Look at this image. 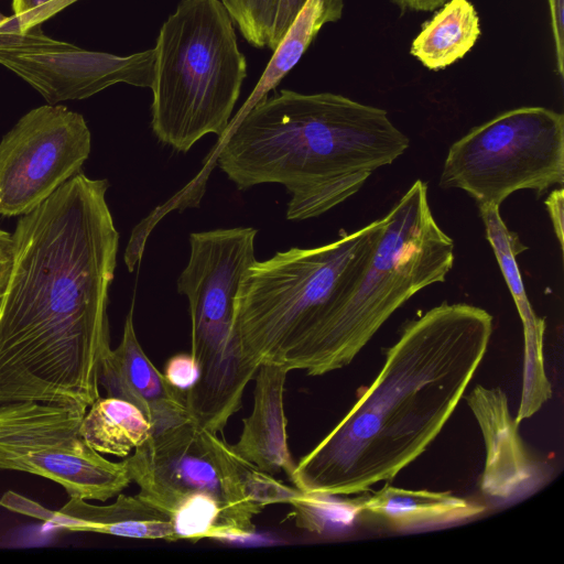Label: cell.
<instances>
[{
  "label": "cell",
  "mask_w": 564,
  "mask_h": 564,
  "mask_svg": "<svg viewBox=\"0 0 564 564\" xmlns=\"http://www.w3.org/2000/svg\"><path fill=\"white\" fill-rule=\"evenodd\" d=\"M99 386L108 397L135 405L152 424L153 434L189 419L184 393L166 381L138 340L133 305L127 314L120 344L101 359Z\"/></svg>",
  "instance_id": "obj_13"
},
{
  "label": "cell",
  "mask_w": 564,
  "mask_h": 564,
  "mask_svg": "<svg viewBox=\"0 0 564 564\" xmlns=\"http://www.w3.org/2000/svg\"><path fill=\"white\" fill-rule=\"evenodd\" d=\"M6 19H7V17H4V15H2V14L0 13V23H1V22H3Z\"/></svg>",
  "instance_id": "obj_30"
},
{
  "label": "cell",
  "mask_w": 564,
  "mask_h": 564,
  "mask_svg": "<svg viewBox=\"0 0 564 564\" xmlns=\"http://www.w3.org/2000/svg\"><path fill=\"white\" fill-rule=\"evenodd\" d=\"M90 150L79 112L57 104L28 111L0 141V216L33 210L80 172Z\"/></svg>",
  "instance_id": "obj_10"
},
{
  "label": "cell",
  "mask_w": 564,
  "mask_h": 564,
  "mask_svg": "<svg viewBox=\"0 0 564 564\" xmlns=\"http://www.w3.org/2000/svg\"><path fill=\"white\" fill-rule=\"evenodd\" d=\"M344 0H306L274 50L253 91L234 119L245 115L297 64L319 30L343 15Z\"/></svg>",
  "instance_id": "obj_19"
},
{
  "label": "cell",
  "mask_w": 564,
  "mask_h": 564,
  "mask_svg": "<svg viewBox=\"0 0 564 564\" xmlns=\"http://www.w3.org/2000/svg\"><path fill=\"white\" fill-rule=\"evenodd\" d=\"M485 444V466L479 479L484 496L499 503L525 498L551 477V466L523 442L506 392L476 386L466 397Z\"/></svg>",
  "instance_id": "obj_12"
},
{
  "label": "cell",
  "mask_w": 564,
  "mask_h": 564,
  "mask_svg": "<svg viewBox=\"0 0 564 564\" xmlns=\"http://www.w3.org/2000/svg\"><path fill=\"white\" fill-rule=\"evenodd\" d=\"M0 65L56 105L88 98L119 83L150 88L154 51L119 56L52 39L39 25L24 32L0 28Z\"/></svg>",
  "instance_id": "obj_11"
},
{
  "label": "cell",
  "mask_w": 564,
  "mask_h": 564,
  "mask_svg": "<svg viewBox=\"0 0 564 564\" xmlns=\"http://www.w3.org/2000/svg\"><path fill=\"white\" fill-rule=\"evenodd\" d=\"M486 238L489 241L501 273L517 306L523 327L524 354L522 390L516 421L533 416L552 397V386L544 364L543 340L545 319L539 317L525 293L517 256L527 250L518 235L510 231L502 220L499 207L479 206Z\"/></svg>",
  "instance_id": "obj_14"
},
{
  "label": "cell",
  "mask_w": 564,
  "mask_h": 564,
  "mask_svg": "<svg viewBox=\"0 0 564 564\" xmlns=\"http://www.w3.org/2000/svg\"><path fill=\"white\" fill-rule=\"evenodd\" d=\"M289 369L278 364H261L254 376L253 406L243 419L234 451L260 470L291 476L295 463L288 443L284 392Z\"/></svg>",
  "instance_id": "obj_16"
},
{
  "label": "cell",
  "mask_w": 564,
  "mask_h": 564,
  "mask_svg": "<svg viewBox=\"0 0 564 564\" xmlns=\"http://www.w3.org/2000/svg\"><path fill=\"white\" fill-rule=\"evenodd\" d=\"M386 216L315 248H291L256 260L234 302V328L249 367L282 365L341 306L365 271Z\"/></svg>",
  "instance_id": "obj_4"
},
{
  "label": "cell",
  "mask_w": 564,
  "mask_h": 564,
  "mask_svg": "<svg viewBox=\"0 0 564 564\" xmlns=\"http://www.w3.org/2000/svg\"><path fill=\"white\" fill-rule=\"evenodd\" d=\"M555 47L556 72L564 75V0H547Z\"/></svg>",
  "instance_id": "obj_25"
},
{
  "label": "cell",
  "mask_w": 564,
  "mask_h": 564,
  "mask_svg": "<svg viewBox=\"0 0 564 564\" xmlns=\"http://www.w3.org/2000/svg\"><path fill=\"white\" fill-rule=\"evenodd\" d=\"M337 497L300 490L289 503L296 527L315 534H336L351 529L364 513L361 498Z\"/></svg>",
  "instance_id": "obj_21"
},
{
  "label": "cell",
  "mask_w": 564,
  "mask_h": 564,
  "mask_svg": "<svg viewBox=\"0 0 564 564\" xmlns=\"http://www.w3.org/2000/svg\"><path fill=\"white\" fill-rule=\"evenodd\" d=\"M80 404L42 401L0 403V470H15L61 485L69 498L107 501L131 482L124 460L111 462L80 435Z\"/></svg>",
  "instance_id": "obj_8"
},
{
  "label": "cell",
  "mask_w": 564,
  "mask_h": 564,
  "mask_svg": "<svg viewBox=\"0 0 564 564\" xmlns=\"http://www.w3.org/2000/svg\"><path fill=\"white\" fill-rule=\"evenodd\" d=\"M199 375V366L191 352H180L172 356L166 361L163 371L166 381L183 393L195 386Z\"/></svg>",
  "instance_id": "obj_24"
},
{
  "label": "cell",
  "mask_w": 564,
  "mask_h": 564,
  "mask_svg": "<svg viewBox=\"0 0 564 564\" xmlns=\"http://www.w3.org/2000/svg\"><path fill=\"white\" fill-rule=\"evenodd\" d=\"M361 276L336 313L282 366L322 376L348 366L388 318L419 291L444 282L454 241L436 223L427 185L416 180L386 215Z\"/></svg>",
  "instance_id": "obj_5"
},
{
  "label": "cell",
  "mask_w": 564,
  "mask_h": 564,
  "mask_svg": "<svg viewBox=\"0 0 564 564\" xmlns=\"http://www.w3.org/2000/svg\"><path fill=\"white\" fill-rule=\"evenodd\" d=\"M564 182V116L540 106L503 111L448 149L443 188L466 192L477 206L500 207L512 193L542 195Z\"/></svg>",
  "instance_id": "obj_7"
},
{
  "label": "cell",
  "mask_w": 564,
  "mask_h": 564,
  "mask_svg": "<svg viewBox=\"0 0 564 564\" xmlns=\"http://www.w3.org/2000/svg\"><path fill=\"white\" fill-rule=\"evenodd\" d=\"M550 219L553 225L555 237L563 250L564 229H563V209H564V189L552 191L544 200Z\"/></svg>",
  "instance_id": "obj_27"
},
{
  "label": "cell",
  "mask_w": 564,
  "mask_h": 564,
  "mask_svg": "<svg viewBox=\"0 0 564 564\" xmlns=\"http://www.w3.org/2000/svg\"><path fill=\"white\" fill-rule=\"evenodd\" d=\"M13 234L0 228V295L3 293L14 260Z\"/></svg>",
  "instance_id": "obj_28"
},
{
  "label": "cell",
  "mask_w": 564,
  "mask_h": 564,
  "mask_svg": "<svg viewBox=\"0 0 564 564\" xmlns=\"http://www.w3.org/2000/svg\"><path fill=\"white\" fill-rule=\"evenodd\" d=\"M249 44L268 46L281 0H220Z\"/></svg>",
  "instance_id": "obj_22"
},
{
  "label": "cell",
  "mask_w": 564,
  "mask_h": 564,
  "mask_svg": "<svg viewBox=\"0 0 564 564\" xmlns=\"http://www.w3.org/2000/svg\"><path fill=\"white\" fill-rule=\"evenodd\" d=\"M362 512L397 531H415L451 525L474 519L486 507L448 491L412 490L386 484L361 498Z\"/></svg>",
  "instance_id": "obj_17"
},
{
  "label": "cell",
  "mask_w": 564,
  "mask_h": 564,
  "mask_svg": "<svg viewBox=\"0 0 564 564\" xmlns=\"http://www.w3.org/2000/svg\"><path fill=\"white\" fill-rule=\"evenodd\" d=\"M73 0H12L13 15L0 23V28L28 31L40 25Z\"/></svg>",
  "instance_id": "obj_23"
},
{
  "label": "cell",
  "mask_w": 564,
  "mask_h": 564,
  "mask_svg": "<svg viewBox=\"0 0 564 564\" xmlns=\"http://www.w3.org/2000/svg\"><path fill=\"white\" fill-rule=\"evenodd\" d=\"M494 317L442 303L409 322L381 370L289 479L311 494L349 496L390 481L442 432L482 362Z\"/></svg>",
  "instance_id": "obj_2"
},
{
  "label": "cell",
  "mask_w": 564,
  "mask_h": 564,
  "mask_svg": "<svg viewBox=\"0 0 564 564\" xmlns=\"http://www.w3.org/2000/svg\"><path fill=\"white\" fill-rule=\"evenodd\" d=\"M219 141L217 164L239 189L264 183L286 188L289 220L340 205L410 145L382 108L289 89L263 96Z\"/></svg>",
  "instance_id": "obj_3"
},
{
  "label": "cell",
  "mask_w": 564,
  "mask_h": 564,
  "mask_svg": "<svg viewBox=\"0 0 564 564\" xmlns=\"http://www.w3.org/2000/svg\"><path fill=\"white\" fill-rule=\"evenodd\" d=\"M123 460L138 495L169 517L191 497L207 495L226 508L245 538L254 534L253 518L262 510L243 489L242 457L191 419L152 434Z\"/></svg>",
  "instance_id": "obj_9"
},
{
  "label": "cell",
  "mask_w": 564,
  "mask_h": 564,
  "mask_svg": "<svg viewBox=\"0 0 564 564\" xmlns=\"http://www.w3.org/2000/svg\"><path fill=\"white\" fill-rule=\"evenodd\" d=\"M154 51L152 130L187 152L226 134L247 76L234 22L220 0H182L162 24Z\"/></svg>",
  "instance_id": "obj_6"
},
{
  "label": "cell",
  "mask_w": 564,
  "mask_h": 564,
  "mask_svg": "<svg viewBox=\"0 0 564 564\" xmlns=\"http://www.w3.org/2000/svg\"><path fill=\"white\" fill-rule=\"evenodd\" d=\"M480 36L479 17L468 0H448L412 41L410 54L431 70L463 58Z\"/></svg>",
  "instance_id": "obj_18"
},
{
  "label": "cell",
  "mask_w": 564,
  "mask_h": 564,
  "mask_svg": "<svg viewBox=\"0 0 564 564\" xmlns=\"http://www.w3.org/2000/svg\"><path fill=\"white\" fill-rule=\"evenodd\" d=\"M10 509L61 530L94 532L139 540L177 541L170 517L139 495L120 492L110 505H94L70 498L58 510H50L17 494Z\"/></svg>",
  "instance_id": "obj_15"
},
{
  "label": "cell",
  "mask_w": 564,
  "mask_h": 564,
  "mask_svg": "<svg viewBox=\"0 0 564 564\" xmlns=\"http://www.w3.org/2000/svg\"><path fill=\"white\" fill-rule=\"evenodd\" d=\"M108 188L79 172L19 217L0 295V403L89 408L100 397L119 248Z\"/></svg>",
  "instance_id": "obj_1"
},
{
  "label": "cell",
  "mask_w": 564,
  "mask_h": 564,
  "mask_svg": "<svg viewBox=\"0 0 564 564\" xmlns=\"http://www.w3.org/2000/svg\"><path fill=\"white\" fill-rule=\"evenodd\" d=\"M401 11L432 12L440 9L448 0H390Z\"/></svg>",
  "instance_id": "obj_29"
},
{
  "label": "cell",
  "mask_w": 564,
  "mask_h": 564,
  "mask_svg": "<svg viewBox=\"0 0 564 564\" xmlns=\"http://www.w3.org/2000/svg\"><path fill=\"white\" fill-rule=\"evenodd\" d=\"M306 0H281L268 47L275 50Z\"/></svg>",
  "instance_id": "obj_26"
},
{
  "label": "cell",
  "mask_w": 564,
  "mask_h": 564,
  "mask_svg": "<svg viewBox=\"0 0 564 564\" xmlns=\"http://www.w3.org/2000/svg\"><path fill=\"white\" fill-rule=\"evenodd\" d=\"M152 434V424L144 414L132 403L116 397H99L80 423V435L93 449L122 458Z\"/></svg>",
  "instance_id": "obj_20"
}]
</instances>
